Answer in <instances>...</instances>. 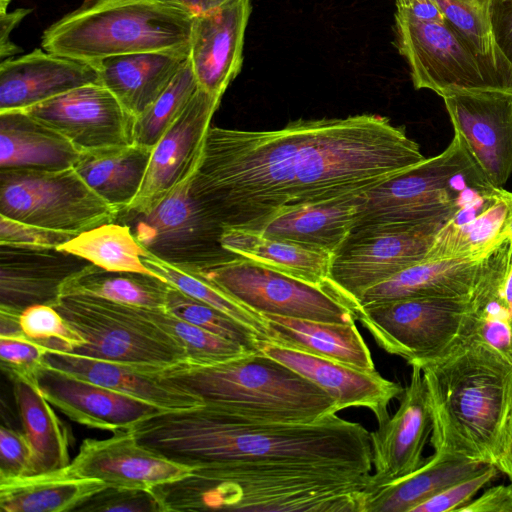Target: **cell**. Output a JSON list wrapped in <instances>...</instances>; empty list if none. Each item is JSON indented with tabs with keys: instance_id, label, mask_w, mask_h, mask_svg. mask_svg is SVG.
<instances>
[{
	"instance_id": "6da1fadb",
	"label": "cell",
	"mask_w": 512,
	"mask_h": 512,
	"mask_svg": "<svg viewBox=\"0 0 512 512\" xmlns=\"http://www.w3.org/2000/svg\"><path fill=\"white\" fill-rule=\"evenodd\" d=\"M426 157L386 117L298 119L277 130L210 127L190 189L221 229L355 196Z\"/></svg>"
},
{
	"instance_id": "7a4b0ae2",
	"label": "cell",
	"mask_w": 512,
	"mask_h": 512,
	"mask_svg": "<svg viewBox=\"0 0 512 512\" xmlns=\"http://www.w3.org/2000/svg\"><path fill=\"white\" fill-rule=\"evenodd\" d=\"M143 445L190 466L242 463L334 467L370 474V433L332 414L313 424L249 420L217 407L162 410L130 428Z\"/></svg>"
},
{
	"instance_id": "3957f363",
	"label": "cell",
	"mask_w": 512,
	"mask_h": 512,
	"mask_svg": "<svg viewBox=\"0 0 512 512\" xmlns=\"http://www.w3.org/2000/svg\"><path fill=\"white\" fill-rule=\"evenodd\" d=\"M420 367L434 452L492 464L512 482V364L466 338L446 356Z\"/></svg>"
},
{
	"instance_id": "277c9868",
	"label": "cell",
	"mask_w": 512,
	"mask_h": 512,
	"mask_svg": "<svg viewBox=\"0 0 512 512\" xmlns=\"http://www.w3.org/2000/svg\"><path fill=\"white\" fill-rule=\"evenodd\" d=\"M370 474L334 467L217 463L151 490L163 512H363Z\"/></svg>"
},
{
	"instance_id": "5b68a950",
	"label": "cell",
	"mask_w": 512,
	"mask_h": 512,
	"mask_svg": "<svg viewBox=\"0 0 512 512\" xmlns=\"http://www.w3.org/2000/svg\"><path fill=\"white\" fill-rule=\"evenodd\" d=\"M157 375L203 404L249 420L313 424L338 412L325 390L259 351L213 365L182 361Z\"/></svg>"
},
{
	"instance_id": "8992f818",
	"label": "cell",
	"mask_w": 512,
	"mask_h": 512,
	"mask_svg": "<svg viewBox=\"0 0 512 512\" xmlns=\"http://www.w3.org/2000/svg\"><path fill=\"white\" fill-rule=\"evenodd\" d=\"M193 16L158 0H99L48 27L42 48L86 62L190 46Z\"/></svg>"
},
{
	"instance_id": "52a82bcc",
	"label": "cell",
	"mask_w": 512,
	"mask_h": 512,
	"mask_svg": "<svg viewBox=\"0 0 512 512\" xmlns=\"http://www.w3.org/2000/svg\"><path fill=\"white\" fill-rule=\"evenodd\" d=\"M476 168L458 135L440 154L425 158L417 165L397 174L359 195L355 223L351 230L381 226H418L446 223L460 209L472 188L486 182L468 180L456 186L458 178Z\"/></svg>"
},
{
	"instance_id": "ba28073f",
	"label": "cell",
	"mask_w": 512,
	"mask_h": 512,
	"mask_svg": "<svg viewBox=\"0 0 512 512\" xmlns=\"http://www.w3.org/2000/svg\"><path fill=\"white\" fill-rule=\"evenodd\" d=\"M53 306L84 339L73 353L150 373L187 360L182 345L144 307L84 294L62 295Z\"/></svg>"
},
{
	"instance_id": "9c48e42d",
	"label": "cell",
	"mask_w": 512,
	"mask_h": 512,
	"mask_svg": "<svg viewBox=\"0 0 512 512\" xmlns=\"http://www.w3.org/2000/svg\"><path fill=\"white\" fill-rule=\"evenodd\" d=\"M351 312L383 350L422 366L446 356L466 338L469 296L401 298Z\"/></svg>"
},
{
	"instance_id": "30bf717a",
	"label": "cell",
	"mask_w": 512,
	"mask_h": 512,
	"mask_svg": "<svg viewBox=\"0 0 512 512\" xmlns=\"http://www.w3.org/2000/svg\"><path fill=\"white\" fill-rule=\"evenodd\" d=\"M0 214L79 234L116 219L118 210L75 171L0 170Z\"/></svg>"
},
{
	"instance_id": "8fae6325",
	"label": "cell",
	"mask_w": 512,
	"mask_h": 512,
	"mask_svg": "<svg viewBox=\"0 0 512 512\" xmlns=\"http://www.w3.org/2000/svg\"><path fill=\"white\" fill-rule=\"evenodd\" d=\"M191 269L249 309L263 315L330 323H354L351 310L322 286L246 258L230 255Z\"/></svg>"
},
{
	"instance_id": "7c38bea8",
	"label": "cell",
	"mask_w": 512,
	"mask_h": 512,
	"mask_svg": "<svg viewBox=\"0 0 512 512\" xmlns=\"http://www.w3.org/2000/svg\"><path fill=\"white\" fill-rule=\"evenodd\" d=\"M444 224L352 231L332 255L324 288L351 310L366 290L428 258Z\"/></svg>"
},
{
	"instance_id": "4fadbf2b",
	"label": "cell",
	"mask_w": 512,
	"mask_h": 512,
	"mask_svg": "<svg viewBox=\"0 0 512 512\" xmlns=\"http://www.w3.org/2000/svg\"><path fill=\"white\" fill-rule=\"evenodd\" d=\"M190 179L146 209H121L115 219L130 228L146 251L180 267H200L233 255L222 248L221 228L193 196Z\"/></svg>"
},
{
	"instance_id": "5bb4252c",
	"label": "cell",
	"mask_w": 512,
	"mask_h": 512,
	"mask_svg": "<svg viewBox=\"0 0 512 512\" xmlns=\"http://www.w3.org/2000/svg\"><path fill=\"white\" fill-rule=\"evenodd\" d=\"M395 32L415 89H428L442 98L455 91L506 92L447 22L418 21L396 12Z\"/></svg>"
},
{
	"instance_id": "9a60e30c",
	"label": "cell",
	"mask_w": 512,
	"mask_h": 512,
	"mask_svg": "<svg viewBox=\"0 0 512 512\" xmlns=\"http://www.w3.org/2000/svg\"><path fill=\"white\" fill-rule=\"evenodd\" d=\"M443 100L473 164L490 185L502 188L512 175V94L455 91Z\"/></svg>"
},
{
	"instance_id": "2e32d148",
	"label": "cell",
	"mask_w": 512,
	"mask_h": 512,
	"mask_svg": "<svg viewBox=\"0 0 512 512\" xmlns=\"http://www.w3.org/2000/svg\"><path fill=\"white\" fill-rule=\"evenodd\" d=\"M19 111L52 128L81 152L133 143L135 117L99 82Z\"/></svg>"
},
{
	"instance_id": "e0dca14e",
	"label": "cell",
	"mask_w": 512,
	"mask_h": 512,
	"mask_svg": "<svg viewBox=\"0 0 512 512\" xmlns=\"http://www.w3.org/2000/svg\"><path fill=\"white\" fill-rule=\"evenodd\" d=\"M221 98L222 95L198 88L183 112L153 146L140 190L123 209H146L193 175Z\"/></svg>"
},
{
	"instance_id": "ac0fdd59",
	"label": "cell",
	"mask_w": 512,
	"mask_h": 512,
	"mask_svg": "<svg viewBox=\"0 0 512 512\" xmlns=\"http://www.w3.org/2000/svg\"><path fill=\"white\" fill-rule=\"evenodd\" d=\"M411 367L410 381L399 397L397 411L370 433L374 467L370 494L411 474L426 460L423 451L432 433V414L422 369Z\"/></svg>"
},
{
	"instance_id": "d6986e66",
	"label": "cell",
	"mask_w": 512,
	"mask_h": 512,
	"mask_svg": "<svg viewBox=\"0 0 512 512\" xmlns=\"http://www.w3.org/2000/svg\"><path fill=\"white\" fill-rule=\"evenodd\" d=\"M68 468L76 477L99 480L108 486L152 489L187 476L194 466L143 445L126 429L106 439H85Z\"/></svg>"
},
{
	"instance_id": "ffe728a7",
	"label": "cell",
	"mask_w": 512,
	"mask_h": 512,
	"mask_svg": "<svg viewBox=\"0 0 512 512\" xmlns=\"http://www.w3.org/2000/svg\"><path fill=\"white\" fill-rule=\"evenodd\" d=\"M251 11L252 0H229L193 16L189 58L200 88L223 96L239 74Z\"/></svg>"
},
{
	"instance_id": "44dd1931",
	"label": "cell",
	"mask_w": 512,
	"mask_h": 512,
	"mask_svg": "<svg viewBox=\"0 0 512 512\" xmlns=\"http://www.w3.org/2000/svg\"><path fill=\"white\" fill-rule=\"evenodd\" d=\"M37 386L46 400L69 419L108 431L126 430L162 411L154 405L52 367L40 369Z\"/></svg>"
},
{
	"instance_id": "7402d4cb",
	"label": "cell",
	"mask_w": 512,
	"mask_h": 512,
	"mask_svg": "<svg viewBox=\"0 0 512 512\" xmlns=\"http://www.w3.org/2000/svg\"><path fill=\"white\" fill-rule=\"evenodd\" d=\"M258 351L325 390L335 400L337 411L365 407L373 412L378 424L388 419L390 402L399 398L404 390L399 383L382 377L376 370H362L266 340H260Z\"/></svg>"
},
{
	"instance_id": "603a6c76",
	"label": "cell",
	"mask_w": 512,
	"mask_h": 512,
	"mask_svg": "<svg viewBox=\"0 0 512 512\" xmlns=\"http://www.w3.org/2000/svg\"><path fill=\"white\" fill-rule=\"evenodd\" d=\"M99 82L89 62L42 49L0 64V112L23 110L71 89Z\"/></svg>"
},
{
	"instance_id": "cb8c5ba5",
	"label": "cell",
	"mask_w": 512,
	"mask_h": 512,
	"mask_svg": "<svg viewBox=\"0 0 512 512\" xmlns=\"http://www.w3.org/2000/svg\"><path fill=\"white\" fill-rule=\"evenodd\" d=\"M58 250L1 246L0 309L20 314L36 304L54 305L64 282L89 263Z\"/></svg>"
},
{
	"instance_id": "d4e9b609",
	"label": "cell",
	"mask_w": 512,
	"mask_h": 512,
	"mask_svg": "<svg viewBox=\"0 0 512 512\" xmlns=\"http://www.w3.org/2000/svg\"><path fill=\"white\" fill-rule=\"evenodd\" d=\"M190 55V46L110 56L90 61L99 83L108 88L134 117L166 89Z\"/></svg>"
},
{
	"instance_id": "484cf974",
	"label": "cell",
	"mask_w": 512,
	"mask_h": 512,
	"mask_svg": "<svg viewBox=\"0 0 512 512\" xmlns=\"http://www.w3.org/2000/svg\"><path fill=\"white\" fill-rule=\"evenodd\" d=\"M512 193L493 188L464 203L436 235L428 258H481L505 237Z\"/></svg>"
},
{
	"instance_id": "4316f807",
	"label": "cell",
	"mask_w": 512,
	"mask_h": 512,
	"mask_svg": "<svg viewBox=\"0 0 512 512\" xmlns=\"http://www.w3.org/2000/svg\"><path fill=\"white\" fill-rule=\"evenodd\" d=\"M45 362L55 368L161 410L186 409L203 404L194 394L131 365L100 360L73 352L49 351Z\"/></svg>"
},
{
	"instance_id": "83f0119b",
	"label": "cell",
	"mask_w": 512,
	"mask_h": 512,
	"mask_svg": "<svg viewBox=\"0 0 512 512\" xmlns=\"http://www.w3.org/2000/svg\"><path fill=\"white\" fill-rule=\"evenodd\" d=\"M359 195L283 208L241 228L333 254L351 233Z\"/></svg>"
},
{
	"instance_id": "f1b7e54d",
	"label": "cell",
	"mask_w": 512,
	"mask_h": 512,
	"mask_svg": "<svg viewBox=\"0 0 512 512\" xmlns=\"http://www.w3.org/2000/svg\"><path fill=\"white\" fill-rule=\"evenodd\" d=\"M481 258H426L366 290L354 307L409 297H468Z\"/></svg>"
},
{
	"instance_id": "f546056e",
	"label": "cell",
	"mask_w": 512,
	"mask_h": 512,
	"mask_svg": "<svg viewBox=\"0 0 512 512\" xmlns=\"http://www.w3.org/2000/svg\"><path fill=\"white\" fill-rule=\"evenodd\" d=\"M262 316L267 326L266 341L362 370H375L370 350L355 322L342 324L272 314Z\"/></svg>"
},
{
	"instance_id": "4dcf8cb0",
	"label": "cell",
	"mask_w": 512,
	"mask_h": 512,
	"mask_svg": "<svg viewBox=\"0 0 512 512\" xmlns=\"http://www.w3.org/2000/svg\"><path fill=\"white\" fill-rule=\"evenodd\" d=\"M81 151L23 111L0 112V170L58 171L72 168Z\"/></svg>"
},
{
	"instance_id": "1f68e13d",
	"label": "cell",
	"mask_w": 512,
	"mask_h": 512,
	"mask_svg": "<svg viewBox=\"0 0 512 512\" xmlns=\"http://www.w3.org/2000/svg\"><path fill=\"white\" fill-rule=\"evenodd\" d=\"M219 241L228 253L322 287L326 282L333 255L298 242L241 227L222 228Z\"/></svg>"
},
{
	"instance_id": "d6a6232c",
	"label": "cell",
	"mask_w": 512,
	"mask_h": 512,
	"mask_svg": "<svg viewBox=\"0 0 512 512\" xmlns=\"http://www.w3.org/2000/svg\"><path fill=\"white\" fill-rule=\"evenodd\" d=\"M108 486L102 481L59 470L0 479V509L5 512H64L76 509Z\"/></svg>"
},
{
	"instance_id": "836d02e7",
	"label": "cell",
	"mask_w": 512,
	"mask_h": 512,
	"mask_svg": "<svg viewBox=\"0 0 512 512\" xmlns=\"http://www.w3.org/2000/svg\"><path fill=\"white\" fill-rule=\"evenodd\" d=\"M487 465L448 453L434 452L411 474L369 494L363 512H412L427 499L481 471Z\"/></svg>"
},
{
	"instance_id": "e575fe53",
	"label": "cell",
	"mask_w": 512,
	"mask_h": 512,
	"mask_svg": "<svg viewBox=\"0 0 512 512\" xmlns=\"http://www.w3.org/2000/svg\"><path fill=\"white\" fill-rule=\"evenodd\" d=\"M151 152L152 148L135 143L84 151L73 168L119 212L138 194Z\"/></svg>"
},
{
	"instance_id": "d590c367",
	"label": "cell",
	"mask_w": 512,
	"mask_h": 512,
	"mask_svg": "<svg viewBox=\"0 0 512 512\" xmlns=\"http://www.w3.org/2000/svg\"><path fill=\"white\" fill-rule=\"evenodd\" d=\"M13 393L32 451L31 474L46 473L67 467L69 436L62 421L39 389L24 381H13Z\"/></svg>"
},
{
	"instance_id": "8d00e7d4",
	"label": "cell",
	"mask_w": 512,
	"mask_h": 512,
	"mask_svg": "<svg viewBox=\"0 0 512 512\" xmlns=\"http://www.w3.org/2000/svg\"><path fill=\"white\" fill-rule=\"evenodd\" d=\"M172 285L147 274L108 271L91 263L72 274L62 285L61 296L84 294L151 309H166Z\"/></svg>"
},
{
	"instance_id": "74e56055",
	"label": "cell",
	"mask_w": 512,
	"mask_h": 512,
	"mask_svg": "<svg viewBox=\"0 0 512 512\" xmlns=\"http://www.w3.org/2000/svg\"><path fill=\"white\" fill-rule=\"evenodd\" d=\"M57 250L108 271L142 273L166 282L144 263L146 250L137 242L130 228L116 221L83 231Z\"/></svg>"
},
{
	"instance_id": "f35d334b",
	"label": "cell",
	"mask_w": 512,
	"mask_h": 512,
	"mask_svg": "<svg viewBox=\"0 0 512 512\" xmlns=\"http://www.w3.org/2000/svg\"><path fill=\"white\" fill-rule=\"evenodd\" d=\"M446 22L463 38L493 80L512 94L510 79L498 49L493 25L494 0H433Z\"/></svg>"
},
{
	"instance_id": "ab89813d",
	"label": "cell",
	"mask_w": 512,
	"mask_h": 512,
	"mask_svg": "<svg viewBox=\"0 0 512 512\" xmlns=\"http://www.w3.org/2000/svg\"><path fill=\"white\" fill-rule=\"evenodd\" d=\"M143 260L173 287L231 316L253 330L261 340H267V326L263 316L235 300L201 274L163 261L148 251Z\"/></svg>"
},
{
	"instance_id": "60d3db41",
	"label": "cell",
	"mask_w": 512,
	"mask_h": 512,
	"mask_svg": "<svg viewBox=\"0 0 512 512\" xmlns=\"http://www.w3.org/2000/svg\"><path fill=\"white\" fill-rule=\"evenodd\" d=\"M198 88L190 58H188L158 98L135 117L133 143L153 148L183 112Z\"/></svg>"
},
{
	"instance_id": "b9f144b4",
	"label": "cell",
	"mask_w": 512,
	"mask_h": 512,
	"mask_svg": "<svg viewBox=\"0 0 512 512\" xmlns=\"http://www.w3.org/2000/svg\"><path fill=\"white\" fill-rule=\"evenodd\" d=\"M158 326L185 349L187 362L213 365L254 353L244 346L189 323L167 310L144 308Z\"/></svg>"
},
{
	"instance_id": "7bdbcfd3",
	"label": "cell",
	"mask_w": 512,
	"mask_h": 512,
	"mask_svg": "<svg viewBox=\"0 0 512 512\" xmlns=\"http://www.w3.org/2000/svg\"><path fill=\"white\" fill-rule=\"evenodd\" d=\"M165 310L211 333L236 342L251 352H258L261 339L253 330L173 286L168 292Z\"/></svg>"
},
{
	"instance_id": "ee69618b",
	"label": "cell",
	"mask_w": 512,
	"mask_h": 512,
	"mask_svg": "<svg viewBox=\"0 0 512 512\" xmlns=\"http://www.w3.org/2000/svg\"><path fill=\"white\" fill-rule=\"evenodd\" d=\"M22 333L49 351L73 352L84 339L66 322L52 305L36 304L25 308L19 316Z\"/></svg>"
},
{
	"instance_id": "f6af8a7d",
	"label": "cell",
	"mask_w": 512,
	"mask_h": 512,
	"mask_svg": "<svg viewBox=\"0 0 512 512\" xmlns=\"http://www.w3.org/2000/svg\"><path fill=\"white\" fill-rule=\"evenodd\" d=\"M49 348L34 342L23 333L0 335L2 371L11 381H24L35 387L40 369L44 366Z\"/></svg>"
},
{
	"instance_id": "bcb514c9",
	"label": "cell",
	"mask_w": 512,
	"mask_h": 512,
	"mask_svg": "<svg viewBox=\"0 0 512 512\" xmlns=\"http://www.w3.org/2000/svg\"><path fill=\"white\" fill-rule=\"evenodd\" d=\"M475 285L492 294L512 321V239L504 238L481 258Z\"/></svg>"
},
{
	"instance_id": "7dc6e473",
	"label": "cell",
	"mask_w": 512,
	"mask_h": 512,
	"mask_svg": "<svg viewBox=\"0 0 512 512\" xmlns=\"http://www.w3.org/2000/svg\"><path fill=\"white\" fill-rule=\"evenodd\" d=\"M77 512H163L151 489L106 486L77 509Z\"/></svg>"
},
{
	"instance_id": "c3c4849f",
	"label": "cell",
	"mask_w": 512,
	"mask_h": 512,
	"mask_svg": "<svg viewBox=\"0 0 512 512\" xmlns=\"http://www.w3.org/2000/svg\"><path fill=\"white\" fill-rule=\"evenodd\" d=\"M494 465H487L481 471L463 479L433 497L427 499L412 512H458L500 474Z\"/></svg>"
},
{
	"instance_id": "681fc988",
	"label": "cell",
	"mask_w": 512,
	"mask_h": 512,
	"mask_svg": "<svg viewBox=\"0 0 512 512\" xmlns=\"http://www.w3.org/2000/svg\"><path fill=\"white\" fill-rule=\"evenodd\" d=\"M76 233L53 230L0 214V245L38 250H57L67 243Z\"/></svg>"
},
{
	"instance_id": "f907efd6",
	"label": "cell",
	"mask_w": 512,
	"mask_h": 512,
	"mask_svg": "<svg viewBox=\"0 0 512 512\" xmlns=\"http://www.w3.org/2000/svg\"><path fill=\"white\" fill-rule=\"evenodd\" d=\"M32 451L24 432L0 429V479L29 475Z\"/></svg>"
},
{
	"instance_id": "816d5d0a",
	"label": "cell",
	"mask_w": 512,
	"mask_h": 512,
	"mask_svg": "<svg viewBox=\"0 0 512 512\" xmlns=\"http://www.w3.org/2000/svg\"><path fill=\"white\" fill-rule=\"evenodd\" d=\"M491 16L495 40L512 80V7L494 0Z\"/></svg>"
},
{
	"instance_id": "f5cc1de1",
	"label": "cell",
	"mask_w": 512,
	"mask_h": 512,
	"mask_svg": "<svg viewBox=\"0 0 512 512\" xmlns=\"http://www.w3.org/2000/svg\"><path fill=\"white\" fill-rule=\"evenodd\" d=\"M458 512H512V482L485 490Z\"/></svg>"
},
{
	"instance_id": "db71d44e",
	"label": "cell",
	"mask_w": 512,
	"mask_h": 512,
	"mask_svg": "<svg viewBox=\"0 0 512 512\" xmlns=\"http://www.w3.org/2000/svg\"><path fill=\"white\" fill-rule=\"evenodd\" d=\"M10 0H0V57H12L21 49L10 41L13 29L24 19L32 9L19 8L8 12Z\"/></svg>"
},
{
	"instance_id": "11a10c76",
	"label": "cell",
	"mask_w": 512,
	"mask_h": 512,
	"mask_svg": "<svg viewBox=\"0 0 512 512\" xmlns=\"http://www.w3.org/2000/svg\"><path fill=\"white\" fill-rule=\"evenodd\" d=\"M397 13L424 22L445 23L446 20L433 0H396Z\"/></svg>"
},
{
	"instance_id": "9f6ffc18",
	"label": "cell",
	"mask_w": 512,
	"mask_h": 512,
	"mask_svg": "<svg viewBox=\"0 0 512 512\" xmlns=\"http://www.w3.org/2000/svg\"><path fill=\"white\" fill-rule=\"evenodd\" d=\"M183 8L196 16L217 8L229 0H158Z\"/></svg>"
},
{
	"instance_id": "6f0895ef",
	"label": "cell",
	"mask_w": 512,
	"mask_h": 512,
	"mask_svg": "<svg viewBox=\"0 0 512 512\" xmlns=\"http://www.w3.org/2000/svg\"><path fill=\"white\" fill-rule=\"evenodd\" d=\"M504 235H505V237L512 239V211H511L510 217L508 219V222H507V225H506V228L504 231Z\"/></svg>"
},
{
	"instance_id": "680465c9",
	"label": "cell",
	"mask_w": 512,
	"mask_h": 512,
	"mask_svg": "<svg viewBox=\"0 0 512 512\" xmlns=\"http://www.w3.org/2000/svg\"><path fill=\"white\" fill-rule=\"evenodd\" d=\"M496 1L501 2V3H505V4H507V5L512 7V0H496Z\"/></svg>"
},
{
	"instance_id": "91938a15",
	"label": "cell",
	"mask_w": 512,
	"mask_h": 512,
	"mask_svg": "<svg viewBox=\"0 0 512 512\" xmlns=\"http://www.w3.org/2000/svg\"><path fill=\"white\" fill-rule=\"evenodd\" d=\"M96 1H99V0H86V4L94 3Z\"/></svg>"
},
{
	"instance_id": "94428289",
	"label": "cell",
	"mask_w": 512,
	"mask_h": 512,
	"mask_svg": "<svg viewBox=\"0 0 512 512\" xmlns=\"http://www.w3.org/2000/svg\"><path fill=\"white\" fill-rule=\"evenodd\" d=\"M510 454H511V462H512V438H511V450H510Z\"/></svg>"
}]
</instances>
